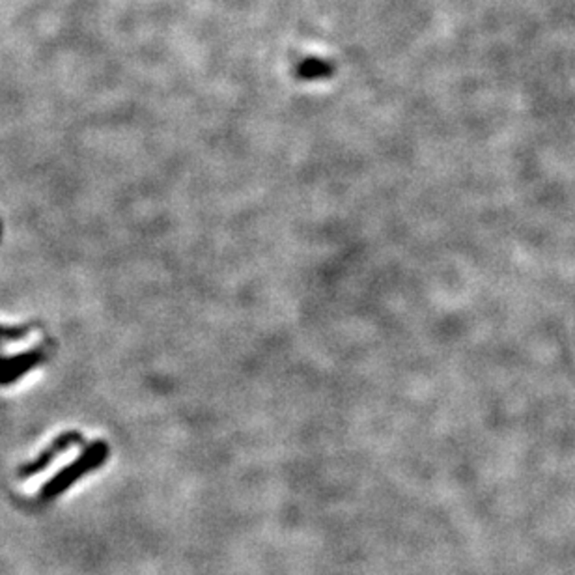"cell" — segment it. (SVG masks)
Returning <instances> with one entry per match:
<instances>
[{
	"label": "cell",
	"instance_id": "cell-1",
	"mask_svg": "<svg viewBox=\"0 0 575 575\" xmlns=\"http://www.w3.org/2000/svg\"><path fill=\"white\" fill-rule=\"evenodd\" d=\"M81 452L83 451H81L79 444H69V447L64 449L57 458H54L47 467H44L40 473H36L30 478H27V482L23 484V493L28 495V497L38 495L42 491V488L45 484H49V482L54 476H57L59 473L66 471L71 466V463L81 456Z\"/></svg>",
	"mask_w": 575,
	"mask_h": 575
}]
</instances>
